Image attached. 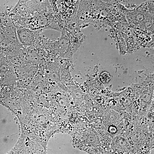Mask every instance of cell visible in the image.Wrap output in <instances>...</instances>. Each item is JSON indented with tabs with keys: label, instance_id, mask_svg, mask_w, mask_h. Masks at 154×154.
<instances>
[{
	"label": "cell",
	"instance_id": "cell-1",
	"mask_svg": "<svg viewBox=\"0 0 154 154\" xmlns=\"http://www.w3.org/2000/svg\"><path fill=\"white\" fill-rule=\"evenodd\" d=\"M16 27L17 38L22 44L26 45H30L36 41L38 36V31L31 30L23 27Z\"/></svg>",
	"mask_w": 154,
	"mask_h": 154
},
{
	"label": "cell",
	"instance_id": "cell-2",
	"mask_svg": "<svg viewBox=\"0 0 154 154\" xmlns=\"http://www.w3.org/2000/svg\"><path fill=\"white\" fill-rule=\"evenodd\" d=\"M100 78L102 82L107 83L110 80V76L108 73L107 72H104L101 74Z\"/></svg>",
	"mask_w": 154,
	"mask_h": 154
},
{
	"label": "cell",
	"instance_id": "cell-3",
	"mask_svg": "<svg viewBox=\"0 0 154 154\" xmlns=\"http://www.w3.org/2000/svg\"><path fill=\"white\" fill-rule=\"evenodd\" d=\"M65 3L66 5L68 7H71L72 5V2L71 0H66Z\"/></svg>",
	"mask_w": 154,
	"mask_h": 154
}]
</instances>
